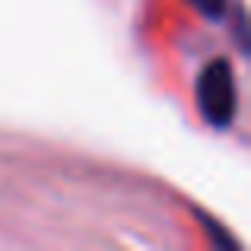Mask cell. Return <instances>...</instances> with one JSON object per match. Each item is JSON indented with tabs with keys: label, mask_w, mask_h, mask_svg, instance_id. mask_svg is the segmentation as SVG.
Masks as SVG:
<instances>
[{
	"label": "cell",
	"mask_w": 251,
	"mask_h": 251,
	"mask_svg": "<svg viewBox=\"0 0 251 251\" xmlns=\"http://www.w3.org/2000/svg\"><path fill=\"white\" fill-rule=\"evenodd\" d=\"M197 108H201L203 121L216 130H226L235 121L239 111V92H235V76L229 61L216 57L197 76Z\"/></svg>",
	"instance_id": "obj_1"
},
{
	"label": "cell",
	"mask_w": 251,
	"mask_h": 251,
	"mask_svg": "<svg viewBox=\"0 0 251 251\" xmlns=\"http://www.w3.org/2000/svg\"><path fill=\"white\" fill-rule=\"evenodd\" d=\"M194 3V10L201 13V16H207L210 23H220L223 16H226V0H191Z\"/></svg>",
	"instance_id": "obj_2"
}]
</instances>
